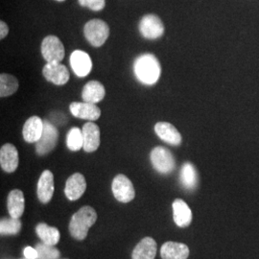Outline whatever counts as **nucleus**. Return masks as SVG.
Here are the masks:
<instances>
[{
	"mask_svg": "<svg viewBox=\"0 0 259 259\" xmlns=\"http://www.w3.org/2000/svg\"><path fill=\"white\" fill-rule=\"evenodd\" d=\"M37 251V259H58L60 256V251L51 245L46 243L38 244L36 247Z\"/></svg>",
	"mask_w": 259,
	"mask_h": 259,
	"instance_id": "nucleus-28",
	"label": "nucleus"
},
{
	"mask_svg": "<svg viewBox=\"0 0 259 259\" xmlns=\"http://www.w3.org/2000/svg\"><path fill=\"white\" fill-rule=\"evenodd\" d=\"M160 255L162 259H187L189 249L183 243L167 242L160 249Z\"/></svg>",
	"mask_w": 259,
	"mask_h": 259,
	"instance_id": "nucleus-19",
	"label": "nucleus"
},
{
	"mask_svg": "<svg viewBox=\"0 0 259 259\" xmlns=\"http://www.w3.org/2000/svg\"><path fill=\"white\" fill-rule=\"evenodd\" d=\"M56 1H59V2H63V1H65V0H56Z\"/></svg>",
	"mask_w": 259,
	"mask_h": 259,
	"instance_id": "nucleus-32",
	"label": "nucleus"
},
{
	"mask_svg": "<svg viewBox=\"0 0 259 259\" xmlns=\"http://www.w3.org/2000/svg\"><path fill=\"white\" fill-rule=\"evenodd\" d=\"M37 236L47 245L54 246L60 241V232L58 229L49 227L47 224H38L36 228Z\"/></svg>",
	"mask_w": 259,
	"mask_h": 259,
	"instance_id": "nucleus-24",
	"label": "nucleus"
},
{
	"mask_svg": "<svg viewBox=\"0 0 259 259\" xmlns=\"http://www.w3.org/2000/svg\"><path fill=\"white\" fill-rule=\"evenodd\" d=\"M42 75L48 82H51L57 85L65 84L69 80L68 69L65 65L60 63H47L42 69Z\"/></svg>",
	"mask_w": 259,
	"mask_h": 259,
	"instance_id": "nucleus-10",
	"label": "nucleus"
},
{
	"mask_svg": "<svg viewBox=\"0 0 259 259\" xmlns=\"http://www.w3.org/2000/svg\"><path fill=\"white\" fill-rule=\"evenodd\" d=\"M111 189L115 199L121 203H129L136 196L135 187L132 182L122 174L117 175L113 179Z\"/></svg>",
	"mask_w": 259,
	"mask_h": 259,
	"instance_id": "nucleus-7",
	"label": "nucleus"
},
{
	"mask_svg": "<svg viewBox=\"0 0 259 259\" xmlns=\"http://www.w3.org/2000/svg\"><path fill=\"white\" fill-rule=\"evenodd\" d=\"M66 146L72 152H77L83 148V132L77 127L69 130L66 137Z\"/></svg>",
	"mask_w": 259,
	"mask_h": 259,
	"instance_id": "nucleus-26",
	"label": "nucleus"
},
{
	"mask_svg": "<svg viewBox=\"0 0 259 259\" xmlns=\"http://www.w3.org/2000/svg\"><path fill=\"white\" fill-rule=\"evenodd\" d=\"M44 128L45 122L38 116H32L28 118L22 129L23 139L28 143H37L42 135Z\"/></svg>",
	"mask_w": 259,
	"mask_h": 259,
	"instance_id": "nucleus-16",
	"label": "nucleus"
},
{
	"mask_svg": "<svg viewBox=\"0 0 259 259\" xmlns=\"http://www.w3.org/2000/svg\"><path fill=\"white\" fill-rule=\"evenodd\" d=\"M24 255L27 259H37V251L36 249L27 247L24 250Z\"/></svg>",
	"mask_w": 259,
	"mask_h": 259,
	"instance_id": "nucleus-30",
	"label": "nucleus"
},
{
	"mask_svg": "<svg viewBox=\"0 0 259 259\" xmlns=\"http://www.w3.org/2000/svg\"><path fill=\"white\" fill-rule=\"evenodd\" d=\"M8 33H9L8 25L3 20H1L0 21V38L3 39L4 37H7Z\"/></svg>",
	"mask_w": 259,
	"mask_h": 259,
	"instance_id": "nucleus-31",
	"label": "nucleus"
},
{
	"mask_svg": "<svg viewBox=\"0 0 259 259\" xmlns=\"http://www.w3.org/2000/svg\"><path fill=\"white\" fill-rule=\"evenodd\" d=\"M83 149L87 153H93L100 145V129L93 122H88L83 126Z\"/></svg>",
	"mask_w": 259,
	"mask_h": 259,
	"instance_id": "nucleus-14",
	"label": "nucleus"
},
{
	"mask_svg": "<svg viewBox=\"0 0 259 259\" xmlns=\"http://www.w3.org/2000/svg\"><path fill=\"white\" fill-rule=\"evenodd\" d=\"M83 34L93 47H100L110 36V27L102 19H92L85 23Z\"/></svg>",
	"mask_w": 259,
	"mask_h": 259,
	"instance_id": "nucleus-3",
	"label": "nucleus"
},
{
	"mask_svg": "<svg viewBox=\"0 0 259 259\" xmlns=\"http://www.w3.org/2000/svg\"><path fill=\"white\" fill-rule=\"evenodd\" d=\"M70 65L78 77H85L93 68V62L90 55L82 50H75L70 56Z\"/></svg>",
	"mask_w": 259,
	"mask_h": 259,
	"instance_id": "nucleus-11",
	"label": "nucleus"
},
{
	"mask_svg": "<svg viewBox=\"0 0 259 259\" xmlns=\"http://www.w3.org/2000/svg\"><path fill=\"white\" fill-rule=\"evenodd\" d=\"M72 115L83 120L95 121L101 116V110L96 104L89 102H73L69 106Z\"/></svg>",
	"mask_w": 259,
	"mask_h": 259,
	"instance_id": "nucleus-9",
	"label": "nucleus"
},
{
	"mask_svg": "<svg viewBox=\"0 0 259 259\" xmlns=\"http://www.w3.org/2000/svg\"><path fill=\"white\" fill-rule=\"evenodd\" d=\"M41 55L49 64L60 63L65 57V47L56 36H47L41 42Z\"/></svg>",
	"mask_w": 259,
	"mask_h": 259,
	"instance_id": "nucleus-5",
	"label": "nucleus"
},
{
	"mask_svg": "<svg viewBox=\"0 0 259 259\" xmlns=\"http://www.w3.org/2000/svg\"><path fill=\"white\" fill-rule=\"evenodd\" d=\"M157 254V243L151 237L139 242L133 251V259H154Z\"/></svg>",
	"mask_w": 259,
	"mask_h": 259,
	"instance_id": "nucleus-21",
	"label": "nucleus"
},
{
	"mask_svg": "<svg viewBox=\"0 0 259 259\" xmlns=\"http://www.w3.org/2000/svg\"><path fill=\"white\" fill-rule=\"evenodd\" d=\"M106 95V91L102 83L98 81H90L85 83L82 92V98L83 102L97 103L102 101Z\"/></svg>",
	"mask_w": 259,
	"mask_h": 259,
	"instance_id": "nucleus-20",
	"label": "nucleus"
},
{
	"mask_svg": "<svg viewBox=\"0 0 259 259\" xmlns=\"http://www.w3.org/2000/svg\"><path fill=\"white\" fill-rule=\"evenodd\" d=\"M82 7H87L92 11L99 12L105 8L106 0H78Z\"/></svg>",
	"mask_w": 259,
	"mask_h": 259,
	"instance_id": "nucleus-29",
	"label": "nucleus"
},
{
	"mask_svg": "<svg viewBox=\"0 0 259 259\" xmlns=\"http://www.w3.org/2000/svg\"><path fill=\"white\" fill-rule=\"evenodd\" d=\"M87 189L84 177L80 173H75L69 177L65 184V193L70 201H76L83 196Z\"/></svg>",
	"mask_w": 259,
	"mask_h": 259,
	"instance_id": "nucleus-15",
	"label": "nucleus"
},
{
	"mask_svg": "<svg viewBox=\"0 0 259 259\" xmlns=\"http://www.w3.org/2000/svg\"><path fill=\"white\" fill-rule=\"evenodd\" d=\"M173 217L178 227L186 228L191 224L192 212L185 202L177 199L173 203Z\"/></svg>",
	"mask_w": 259,
	"mask_h": 259,
	"instance_id": "nucleus-18",
	"label": "nucleus"
},
{
	"mask_svg": "<svg viewBox=\"0 0 259 259\" xmlns=\"http://www.w3.org/2000/svg\"><path fill=\"white\" fill-rule=\"evenodd\" d=\"M19 81L13 75L1 73L0 75V96L8 97L19 90Z\"/></svg>",
	"mask_w": 259,
	"mask_h": 259,
	"instance_id": "nucleus-25",
	"label": "nucleus"
},
{
	"mask_svg": "<svg viewBox=\"0 0 259 259\" xmlns=\"http://www.w3.org/2000/svg\"><path fill=\"white\" fill-rule=\"evenodd\" d=\"M180 180H181V184L186 189L192 190L197 186L198 175L195 167L191 163L186 162L183 165L180 173Z\"/></svg>",
	"mask_w": 259,
	"mask_h": 259,
	"instance_id": "nucleus-23",
	"label": "nucleus"
},
{
	"mask_svg": "<svg viewBox=\"0 0 259 259\" xmlns=\"http://www.w3.org/2000/svg\"><path fill=\"white\" fill-rule=\"evenodd\" d=\"M58 130L48 121H45V128L40 139L37 142V155L45 156L55 148L58 140Z\"/></svg>",
	"mask_w": 259,
	"mask_h": 259,
	"instance_id": "nucleus-8",
	"label": "nucleus"
},
{
	"mask_svg": "<svg viewBox=\"0 0 259 259\" xmlns=\"http://www.w3.org/2000/svg\"><path fill=\"white\" fill-rule=\"evenodd\" d=\"M134 72L140 83L154 84L160 76L161 67L157 57L153 54H143L134 63Z\"/></svg>",
	"mask_w": 259,
	"mask_h": 259,
	"instance_id": "nucleus-1",
	"label": "nucleus"
},
{
	"mask_svg": "<svg viewBox=\"0 0 259 259\" xmlns=\"http://www.w3.org/2000/svg\"><path fill=\"white\" fill-rule=\"evenodd\" d=\"M0 164L1 168L7 173H13L17 170L19 166V153L13 144L7 143L1 147Z\"/></svg>",
	"mask_w": 259,
	"mask_h": 259,
	"instance_id": "nucleus-13",
	"label": "nucleus"
},
{
	"mask_svg": "<svg viewBox=\"0 0 259 259\" xmlns=\"http://www.w3.org/2000/svg\"><path fill=\"white\" fill-rule=\"evenodd\" d=\"M97 220V213L92 206L85 205L80 208L71 218L69 224L70 234L77 240H83L87 235L90 228L94 225Z\"/></svg>",
	"mask_w": 259,
	"mask_h": 259,
	"instance_id": "nucleus-2",
	"label": "nucleus"
},
{
	"mask_svg": "<svg viewBox=\"0 0 259 259\" xmlns=\"http://www.w3.org/2000/svg\"><path fill=\"white\" fill-rule=\"evenodd\" d=\"M38 200L42 204H47L51 201L54 194V176L51 171L46 170L39 177L37 187Z\"/></svg>",
	"mask_w": 259,
	"mask_h": 259,
	"instance_id": "nucleus-12",
	"label": "nucleus"
},
{
	"mask_svg": "<svg viewBox=\"0 0 259 259\" xmlns=\"http://www.w3.org/2000/svg\"><path fill=\"white\" fill-rule=\"evenodd\" d=\"M157 137L168 144L178 146L182 143V136L179 131L168 122H158L155 126Z\"/></svg>",
	"mask_w": 259,
	"mask_h": 259,
	"instance_id": "nucleus-17",
	"label": "nucleus"
},
{
	"mask_svg": "<svg viewBox=\"0 0 259 259\" xmlns=\"http://www.w3.org/2000/svg\"><path fill=\"white\" fill-rule=\"evenodd\" d=\"M21 229V223L19 219L4 218L0 222V232L2 235L18 234Z\"/></svg>",
	"mask_w": 259,
	"mask_h": 259,
	"instance_id": "nucleus-27",
	"label": "nucleus"
},
{
	"mask_svg": "<svg viewBox=\"0 0 259 259\" xmlns=\"http://www.w3.org/2000/svg\"><path fill=\"white\" fill-rule=\"evenodd\" d=\"M154 168L160 174H170L176 166L175 158L168 149L157 146L153 149L150 155Z\"/></svg>",
	"mask_w": 259,
	"mask_h": 259,
	"instance_id": "nucleus-4",
	"label": "nucleus"
},
{
	"mask_svg": "<svg viewBox=\"0 0 259 259\" xmlns=\"http://www.w3.org/2000/svg\"><path fill=\"white\" fill-rule=\"evenodd\" d=\"M139 32L142 37L148 39H157L164 33V25L156 15H146L139 21Z\"/></svg>",
	"mask_w": 259,
	"mask_h": 259,
	"instance_id": "nucleus-6",
	"label": "nucleus"
},
{
	"mask_svg": "<svg viewBox=\"0 0 259 259\" xmlns=\"http://www.w3.org/2000/svg\"><path fill=\"white\" fill-rule=\"evenodd\" d=\"M7 206L12 218L19 219L24 211V195L19 189L12 190L8 196Z\"/></svg>",
	"mask_w": 259,
	"mask_h": 259,
	"instance_id": "nucleus-22",
	"label": "nucleus"
}]
</instances>
